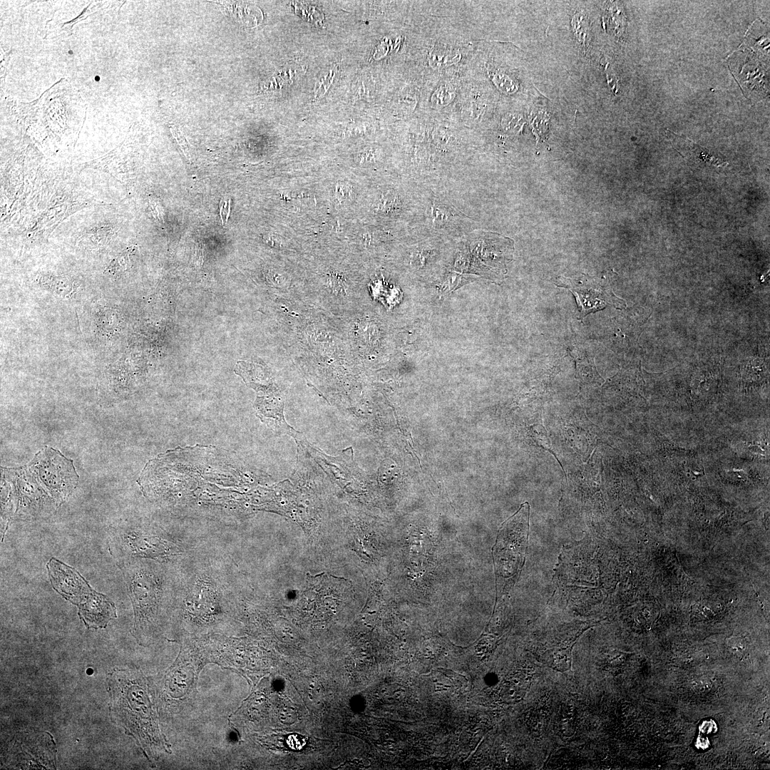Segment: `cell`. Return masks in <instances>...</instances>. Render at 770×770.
I'll return each mask as SVG.
<instances>
[{"label": "cell", "instance_id": "e0dca14e", "mask_svg": "<svg viewBox=\"0 0 770 770\" xmlns=\"http://www.w3.org/2000/svg\"><path fill=\"white\" fill-rule=\"evenodd\" d=\"M451 88V87L446 86L438 88V89L433 93V103L434 102L437 105H443L449 103L451 98V94L453 93Z\"/></svg>", "mask_w": 770, "mask_h": 770}, {"label": "cell", "instance_id": "d4e9b609", "mask_svg": "<svg viewBox=\"0 0 770 770\" xmlns=\"http://www.w3.org/2000/svg\"><path fill=\"white\" fill-rule=\"evenodd\" d=\"M95 79H96V81H99L100 78H99V76H96Z\"/></svg>", "mask_w": 770, "mask_h": 770}, {"label": "cell", "instance_id": "9a60e30c", "mask_svg": "<svg viewBox=\"0 0 770 770\" xmlns=\"http://www.w3.org/2000/svg\"><path fill=\"white\" fill-rule=\"evenodd\" d=\"M573 710L565 709L561 712L559 719L560 731L564 736H570L574 732Z\"/></svg>", "mask_w": 770, "mask_h": 770}, {"label": "cell", "instance_id": "52a82bcc", "mask_svg": "<svg viewBox=\"0 0 770 770\" xmlns=\"http://www.w3.org/2000/svg\"><path fill=\"white\" fill-rule=\"evenodd\" d=\"M454 241L435 237H416L410 234L394 251V262L409 275L429 279L448 267Z\"/></svg>", "mask_w": 770, "mask_h": 770}, {"label": "cell", "instance_id": "7a4b0ae2", "mask_svg": "<svg viewBox=\"0 0 770 770\" xmlns=\"http://www.w3.org/2000/svg\"><path fill=\"white\" fill-rule=\"evenodd\" d=\"M302 299L339 317L366 306L361 276L340 265L326 264L302 279Z\"/></svg>", "mask_w": 770, "mask_h": 770}, {"label": "cell", "instance_id": "4fadbf2b", "mask_svg": "<svg viewBox=\"0 0 770 770\" xmlns=\"http://www.w3.org/2000/svg\"><path fill=\"white\" fill-rule=\"evenodd\" d=\"M531 676L526 672H518L508 678L503 686V696L507 702H515L525 694Z\"/></svg>", "mask_w": 770, "mask_h": 770}, {"label": "cell", "instance_id": "44dd1931", "mask_svg": "<svg viewBox=\"0 0 770 770\" xmlns=\"http://www.w3.org/2000/svg\"><path fill=\"white\" fill-rule=\"evenodd\" d=\"M694 689L699 692H705L711 687L710 682L707 678L699 677L691 682Z\"/></svg>", "mask_w": 770, "mask_h": 770}, {"label": "cell", "instance_id": "7c38bea8", "mask_svg": "<svg viewBox=\"0 0 770 770\" xmlns=\"http://www.w3.org/2000/svg\"><path fill=\"white\" fill-rule=\"evenodd\" d=\"M670 132L674 136V139L679 143H682V145L674 141H672V143L674 142V143L682 145V150H687V153H688L687 155L683 156L684 158L686 159L687 158L688 160H691L694 162H704L717 168L727 165V163L724 162L721 158L712 155L708 150L700 147L684 136L679 135L672 131Z\"/></svg>", "mask_w": 770, "mask_h": 770}, {"label": "cell", "instance_id": "277c9868", "mask_svg": "<svg viewBox=\"0 0 770 770\" xmlns=\"http://www.w3.org/2000/svg\"><path fill=\"white\" fill-rule=\"evenodd\" d=\"M46 568L53 588L78 607V616L88 629L106 628L117 617L115 604L93 589L73 568L55 558L48 560Z\"/></svg>", "mask_w": 770, "mask_h": 770}, {"label": "cell", "instance_id": "2e32d148", "mask_svg": "<svg viewBox=\"0 0 770 770\" xmlns=\"http://www.w3.org/2000/svg\"><path fill=\"white\" fill-rule=\"evenodd\" d=\"M531 428V430L535 433L533 434V437L536 444L554 454L550 448V442L545 428L540 424H536Z\"/></svg>", "mask_w": 770, "mask_h": 770}, {"label": "cell", "instance_id": "5bb4252c", "mask_svg": "<svg viewBox=\"0 0 770 770\" xmlns=\"http://www.w3.org/2000/svg\"><path fill=\"white\" fill-rule=\"evenodd\" d=\"M583 632L577 634L567 645L555 647L546 653L548 664L552 669L561 672L571 669L572 650L576 640Z\"/></svg>", "mask_w": 770, "mask_h": 770}, {"label": "cell", "instance_id": "30bf717a", "mask_svg": "<svg viewBox=\"0 0 770 770\" xmlns=\"http://www.w3.org/2000/svg\"><path fill=\"white\" fill-rule=\"evenodd\" d=\"M560 286L568 289L575 296L582 317L603 309L610 302V295L596 278L583 275L575 279L561 277Z\"/></svg>", "mask_w": 770, "mask_h": 770}, {"label": "cell", "instance_id": "8fae6325", "mask_svg": "<svg viewBox=\"0 0 770 770\" xmlns=\"http://www.w3.org/2000/svg\"><path fill=\"white\" fill-rule=\"evenodd\" d=\"M49 735L48 733L42 734L41 732L36 742L37 739H34L35 734H32V739L28 740L29 744L27 740L22 739L23 738L19 735L14 741V745L12 747L13 751H15V753L13 752L16 758L14 760L16 761L14 766H21V769H53L55 764L43 758V756H45L55 760V749L42 751L43 747L54 744L53 741L44 746L42 745L43 741Z\"/></svg>", "mask_w": 770, "mask_h": 770}, {"label": "cell", "instance_id": "5b68a950", "mask_svg": "<svg viewBox=\"0 0 770 770\" xmlns=\"http://www.w3.org/2000/svg\"><path fill=\"white\" fill-rule=\"evenodd\" d=\"M530 505L526 502L500 528L493 548L497 595L508 593L525 563L529 529Z\"/></svg>", "mask_w": 770, "mask_h": 770}, {"label": "cell", "instance_id": "cb8c5ba5", "mask_svg": "<svg viewBox=\"0 0 770 770\" xmlns=\"http://www.w3.org/2000/svg\"><path fill=\"white\" fill-rule=\"evenodd\" d=\"M230 201V200H228V202H227L226 200H222L221 205H220V217H221V220H222L223 215H225V222H226V223H227V219H228V217H229V215H230V214H228L227 212H226V207L228 205Z\"/></svg>", "mask_w": 770, "mask_h": 770}, {"label": "cell", "instance_id": "3957f363", "mask_svg": "<svg viewBox=\"0 0 770 770\" xmlns=\"http://www.w3.org/2000/svg\"><path fill=\"white\" fill-rule=\"evenodd\" d=\"M419 185L420 204L416 217L409 227L411 235L455 241L476 230L478 223L451 202L445 186Z\"/></svg>", "mask_w": 770, "mask_h": 770}, {"label": "cell", "instance_id": "7402d4cb", "mask_svg": "<svg viewBox=\"0 0 770 770\" xmlns=\"http://www.w3.org/2000/svg\"><path fill=\"white\" fill-rule=\"evenodd\" d=\"M150 207L152 208L151 210H152V213H153L154 217L157 220H158L160 222L163 223V220H164L163 211V209L160 207V205L158 202H155L153 200H151L150 199Z\"/></svg>", "mask_w": 770, "mask_h": 770}, {"label": "cell", "instance_id": "9c48e42d", "mask_svg": "<svg viewBox=\"0 0 770 770\" xmlns=\"http://www.w3.org/2000/svg\"><path fill=\"white\" fill-rule=\"evenodd\" d=\"M365 307L342 317H335L355 361L364 360L377 350L382 339L380 322Z\"/></svg>", "mask_w": 770, "mask_h": 770}, {"label": "cell", "instance_id": "ffe728a7", "mask_svg": "<svg viewBox=\"0 0 770 770\" xmlns=\"http://www.w3.org/2000/svg\"><path fill=\"white\" fill-rule=\"evenodd\" d=\"M287 744L292 750H301L306 742L303 737L298 734H289L287 739Z\"/></svg>", "mask_w": 770, "mask_h": 770}, {"label": "cell", "instance_id": "d6986e66", "mask_svg": "<svg viewBox=\"0 0 770 770\" xmlns=\"http://www.w3.org/2000/svg\"><path fill=\"white\" fill-rule=\"evenodd\" d=\"M170 130H171L174 138L176 139L178 143L180 146L183 152L184 153L185 156H187V158L189 159L190 158V151H189V145H188V141L185 138L184 135L181 133V131H180L178 129V128L176 126L172 127L170 128Z\"/></svg>", "mask_w": 770, "mask_h": 770}, {"label": "cell", "instance_id": "6da1fadb", "mask_svg": "<svg viewBox=\"0 0 770 770\" xmlns=\"http://www.w3.org/2000/svg\"><path fill=\"white\" fill-rule=\"evenodd\" d=\"M111 709L116 719L133 735L141 748L150 754L165 746L158 719L141 676L126 670H115L108 675Z\"/></svg>", "mask_w": 770, "mask_h": 770}, {"label": "cell", "instance_id": "ba28073f", "mask_svg": "<svg viewBox=\"0 0 770 770\" xmlns=\"http://www.w3.org/2000/svg\"><path fill=\"white\" fill-rule=\"evenodd\" d=\"M129 595L134 610V635L138 640L150 627L158 609L159 590L154 575L145 568L123 564Z\"/></svg>", "mask_w": 770, "mask_h": 770}, {"label": "cell", "instance_id": "603a6c76", "mask_svg": "<svg viewBox=\"0 0 770 770\" xmlns=\"http://www.w3.org/2000/svg\"><path fill=\"white\" fill-rule=\"evenodd\" d=\"M623 660L624 657L622 654L619 653H612L605 658V664L610 666H616L622 662Z\"/></svg>", "mask_w": 770, "mask_h": 770}, {"label": "cell", "instance_id": "ac0fdd59", "mask_svg": "<svg viewBox=\"0 0 770 770\" xmlns=\"http://www.w3.org/2000/svg\"><path fill=\"white\" fill-rule=\"evenodd\" d=\"M352 188L346 182H339L335 185V196L340 201H346L352 196Z\"/></svg>", "mask_w": 770, "mask_h": 770}, {"label": "cell", "instance_id": "8992f818", "mask_svg": "<svg viewBox=\"0 0 770 770\" xmlns=\"http://www.w3.org/2000/svg\"><path fill=\"white\" fill-rule=\"evenodd\" d=\"M371 192L367 212L374 222L410 227L419 208V184L400 175L394 181L376 184Z\"/></svg>", "mask_w": 770, "mask_h": 770}]
</instances>
